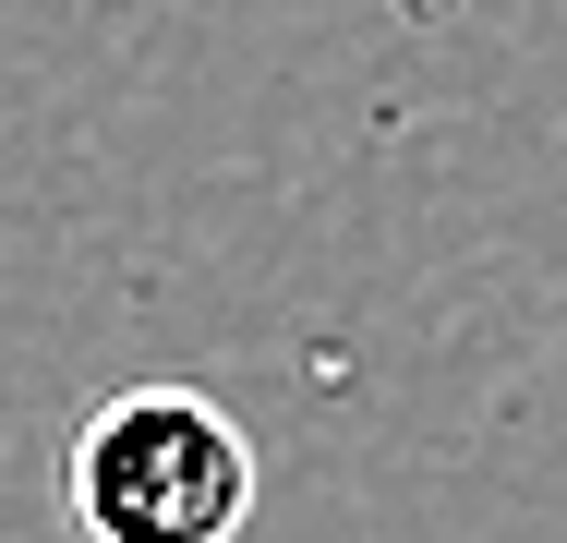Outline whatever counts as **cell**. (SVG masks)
<instances>
[{
    "label": "cell",
    "instance_id": "obj_1",
    "mask_svg": "<svg viewBox=\"0 0 567 543\" xmlns=\"http://www.w3.org/2000/svg\"><path fill=\"white\" fill-rule=\"evenodd\" d=\"M254 434L206 387H121L73 423V532L85 543H241Z\"/></svg>",
    "mask_w": 567,
    "mask_h": 543
}]
</instances>
